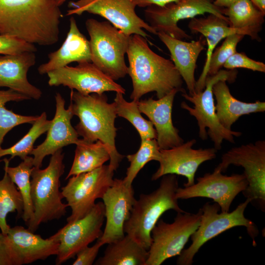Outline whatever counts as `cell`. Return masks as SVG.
Segmentation results:
<instances>
[{"instance_id": "1", "label": "cell", "mask_w": 265, "mask_h": 265, "mask_svg": "<svg viewBox=\"0 0 265 265\" xmlns=\"http://www.w3.org/2000/svg\"><path fill=\"white\" fill-rule=\"evenodd\" d=\"M59 7L54 0H0V34L33 45H53L59 39Z\"/></svg>"}, {"instance_id": "2", "label": "cell", "mask_w": 265, "mask_h": 265, "mask_svg": "<svg viewBox=\"0 0 265 265\" xmlns=\"http://www.w3.org/2000/svg\"><path fill=\"white\" fill-rule=\"evenodd\" d=\"M132 91L130 98L138 101L144 95L155 92L158 99L174 89L185 90L183 80L172 60L153 51L146 38L137 35L130 36L126 53Z\"/></svg>"}, {"instance_id": "3", "label": "cell", "mask_w": 265, "mask_h": 265, "mask_svg": "<svg viewBox=\"0 0 265 265\" xmlns=\"http://www.w3.org/2000/svg\"><path fill=\"white\" fill-rule=\"evenodd\" d=\"M70 99L73 114L79 118L75 127L78 134L85 141L100 140L106 145L110 154L109 165L115 171L124 156L115 146L117 115L115 103H108L105 93L84 95L74 90H71Z\"/></svg>"}, {"instance_id": "4", "label": "cell", "mask_w": 265, "mask_h": 265, "mask_svg": "<svg viewBox=\"0 0 265 265\" xmlns=\"http://www.w3.org/2000/svg\"><path fill=\"white\" fill-rule=\"evenodd\" d=\"M159 187L152 192L141 194L135 200L124 231L148 250L151 243V231L162 214L169 210L185 212L179 207L176 192L178 186L175 174L162 177Z\"/></svg>"}, {"instance_id": "5", "label": "cell", "mask_w": 265, "mask_h": 265, "mask_svg": "<svg viewBox=\"0 0 265 265\" xmlns=\"http://www.w3.org/2000/svg\"><path fill=\"white\" fill-rule=\"evenodd\" d=\"M64 154L62 149L51 155L49 163L44 169L34 167L31 174V198L34 210L32 219L26 225L35 232L40 224L58 220L65 215L67 204L59 190L60 179L64 173Z\"/></svg>"}, {"instance_id": "6", "label": "cell", "mask_w": 265, "mask_h": 265, "mask_svg": "<svg viewBox=\"0 0 265 265\" xmlns=\"http://www.w3.org/2000/svg\"><path fill=\"white\" fill-rule=\"evenodd\" d=\"M250 200L239 204L232 212L219 213L220 208L216 203L207 202L201 208L202 214L199 225L191 236V243L183 249L177 259L178 265H191L196 254L207 241L226 231L237 226H244L256 244L255 238L259 234L257 226L252 220L246 218L244 211Z\"/></svg>"}, {"instance_id": "7", "label": "cell", "mask_w": 265, "mask_h": 265, "mask_svg": "<svg viewBox=\"0 0 265 265\" xmlns=\"http://www.w3.org/2000/svg\"><path fill=\"white\" fill-rule=\"evenodd\" d=\"M85 26L90 36L91 62L114 80L128 74L125 60L131 36L108 21L88 19Z\"/></svg>"}, {"instance_id": "8", "label": "cell", "mask_w": 265, "mask_h": 265, "mask_svg": "<svg viewBox=\"0 0 265 265\" xmlns=\"http://www.w3.org/2000/svg\"><path fill=\"white\" fill-rule=\"evenodd\" d=\"M238 71L234 70H222L212 76L206 77L205 88L200 92H195L190 95L183 92L182 96L193 104V107L189 106L186 102H183L181 107L186 110L197 122L199 127V136L203 140L207 139L208 136L214 143V148L217 150L221 149L223 140L234 143V136L239 137L241 132L226 129L223 127L217 118L212 92L213 85L220 80L229 82H234Z\"/></svg>"}, {"instance_id": "9", "label": "cell", "mask_w": 265, "mask_h": 265, "mask_svg": "<svg viewBox=\"0 0 265 265\" xmlns=\"http://www.w3.org/2000/svg\"><path fill=\"white\" fill-rule=\"evenodd\" d=\"M230 165L243 168L248 186L242 193L252 205L265 212V141L231 148L222 155L221 162L214 170L224 172Z\"/></svg>"}, {"instance_id": "10", "label": "cell", "mask_w": 265, "mask_h": 265, "mask_svg": "<svg viewBox=\"0 0 265 265\" xmlns=\"http://www.w3.org/2000/svg\"><path fill=\"white\" fill-rule=\"evenodd\" d=\"M201 214L200 208L195 213L178 212L171 223L159 219L151 231L152 243L145 265H160L179 255L197 229Z\"/></svg>"}, {"instance_id": "11", "label": "cell", "mask_w": 265, "mask_h": 265, "mask_svg": "<svg viewBox=\"0 0 265 265\" xmlns=\"http://www.w3.org/2000/svg\"><path fill=\"white\" fill-rule=\"evenodd\" d=\"M114 170L108 165L92 171L69 177L67 184L61 188V193L71 209L67 222H71L86 215L95 205V201L102 198L112 185Z\"/></svg>"}, {"instance_id": "12", "label": "cell", "mask_w": 265, "mask_h": 265, "mask_svg": "<svg viewBox=\"0 0 265 265\" xmlns=\"http://www.w3.org/2000/svg\"><path fill=\"white\" fill-rule=\"evenodd\" d=\"M214 0H180L163 6L147 7L144 13L149 25L157 32H164L179 39H191L192 37L179 27L181 20L193 18L205 13L212 14L228 21L224 8L213 4Z\"/></svg>"}, {"instance_id": "13", "label": "cell", "mask_w": 265, "mask_h": 265, "mask_svg": "<svg viewBox=\"0 0 265 265\" xmlns=\"http://www.w3.org/2000/svg\"><path fill=\"white\" fill-rule=\"evenodd\" d=\"M66 15H80L84 12L98 15L128 35H141L146 38L145 29L151 33L157 32L135 11L132 0H78L70 1Z\"/></svg>"}, {"instance_id": "14", "label": "cell", "mask_w": 265, "mask_h": 265, "mask_svg": "<svg viewBox=\"0 0 265 265\" xmlns=\"http://www.w3.org/2000/svg\"><path fill=\"white\" fill-rule=\"evenodd\" d=\"M105 218L104 204L99 202L84 216L67 222L52 236L59 242L55 265L74 258L80 251L99 239L103 234L101 228Z\"/></svg>"}, {"instance_id": "15", "label": "cell", "mask_w": 265, "mask_h": 265, "mask_svg": "<svg viewBox=\"0 0 265 265\" xmlns=\"http://www.w3.org/2000/svg\"><path fill=\"white\" fill-rule=\"evenodd\" d=\"M196 184L184 187H178L176 196L178 199L206 197L213 200L220 207L221 212H229L236 197L244 191L248 186L245 176L234 174L224 175L214 170L197 178Z\"/></svg>"}, {"instance_id": "16", "label": "cell", "mask_w": 265, "mask_h": 265, "mask_svg": "<svg viewBox=\"0 0 265 265\" xmlns=\"http://www.w3.org/2000/svg\"><path fill=\"white\" fill-rule=\"evenodd\" d=\"M51 86L63 85L84 95L114 91L125 94L126 90L90 62L78 63L75 67L65 66L48 72Z\"/></svg>"}, {"instance_id": "17", "label": "cell", "mask_w": 265, "mask_h": 265, "mask_svg": "<svg viewBox=\"0 0 265 265\" xmlns=\"http://www.w3.org/2000/svg\"><path fill=\"white\" fill-rule=\"evenodd\" d=\"M196 143V140L192 139L171 148L160 149L159 166L152 175V180H157L165 175L175 174L186 178L187 183L184 184V186L193 185L199 166L215 159L217 152L214 148L193 149Z\"/></svg>"}, {"instance_id": "18", "label": "cell", "mask_w": 265, "mask_h": 265, "mask_svg": "<svg viewBox=\"0 0 265 265\" xmlns=\"http://www.w3.org/2000/svg\"><path fill=\"white\" fill-rule=\"evenodd\" d=\"M134 194L132 185L126 184L123 179H114L103 195L106 224L98 239L103 245L124 237V225L135 200Z\"/></svg>"}, {"instance_id": "19", "label": "cell", "mask_w": 265, "mask_h": 265, "mask_svg": "<svg viewBox=\"0 0 265 265\" xmlns=\"http://www.w3.org/2000/svg\"><path fill=\"white\" fill-rule=\"evenodd\" d=\"M55 114L47 132L46 138L42 143L34 148L30 154L33 156L34 167L36 168L42 167L46 157L52 155L65 146L76 144L79 139V135L71 122L74 116L71 106L65 108V101L58 92L55 94Z\"/></svg>"}, {"instance_id": "20", "label": "cell", "mask_w": 265, "mask_h": 265, "mask_svg": "<svg viewBox=\"0 0 265 265\" xmlns=\"http://www.w3.org/2000/svg\"><path fill=\"white\" fill-rule=\"evenodd\" d=\"M179 92L186 91L175 88L157 100L151 97L138 101L141 113L148 117L155 128L156 140L160 149L171 148L184 142L179 134V130L174 126L172 119L174 99Z\"/></svg>"}, {"instance_id": "21", "label": "cell", "mask_w": 265, "mask_h": 265, "mask_svg": "<svg viewBox=\"0 0 265 265\" xmlns=\"http://www.w3.org/2000/svg\"><path fill=\"white\" fill-rule=\"evenodd\" d=\"M35 60L34 52L0 55V87H7L30 99H39L42 91L31 84L27 78V72Z\"/></svg>"}, {"instance_id": "22", "label": "cell", "mask_w": 265, "mask_h": 265, "mask_svg": "<svg viewBox=\"0 0 265 265\" xmlns=\"http://www.w3.org/2000/svg\"><path fill=\"white\" fill-rule=\"evenodd\" d=\"M157 35L169 50L171 60L185 81L189 94L194 93L195 70L198 56L206 45L205 38L201 35L197 41L186 42L162 32H158Z\"/></svg>"}, {"instance_id": "23", "label": "cell", "mask_w": 265, "mask_h": 265, "mask_svg": "<svg viewBox=\"0 0 265 265\" xmlns=\"http://www.w3.org/2000/svg\"><path fill=\"white\" fill-rule=\"evenodd\" d=\"M47 62L41 64L38 73L41 75L56 70L69 64L91 62V54L89 41L80 31L75 19H70L69 29L61 46L56 51L48 55Z\"/></svg>"}, {"instance_id": "24", "label": "cell", "mask_w": 265, "mask_h": 265, "mask_svg": "<svg viewBox=\"0 0 265 265\" xmlns=\"http://www.w3.org/2000/svg\"><path fill=\"white\" fill-rule=\"evenodd\" d=\"M7 235L22 265L45 260L58 254L59 242L52 236L43 238L22 226L10 227Z\"/></svg>"}, {"instance_id": "25", "label": "cell", "mask_w": 265, "mask_h": 265, "mask_svg": "<svg viewBox=\"0 0 265 265\" xmlns=\"http://www.w3.org/2000/svg\"><path fill=\"white\" fill-rule=\"evenodd\" d=\"M188 27L193 34L201 33L205 38L208 46L206 58L202 72L196 81L195 91L200 92L205 88L209 62L213 51L218 43L228 36L238 33L246 35L242 30L231 27L228 21L212 14L207 17H194L188 24Z\"/></svg>"}, {"instance_id": "26", "label": "cell", "mask_w": 265, "mask_h": 265, "mask_svg": "<svg viewBox=\"0 0 265 265\" xmlns=\"http://www.w3.org/2000/svg\"><path fill=\"white\" fill-rule=\"evenodd\" d=\"M212 92L216 102L215 108L217 118L226 129L231 130L233 124L242 115L265 110L264 102L246 103L234 97L225 80H220L215 83Z\"/></svg>"}, {"instance_id": "27", "label": "cell", "mask_w": 265, "mask_h": 265, "mask_svg": "<svg viewBox=\"0 0 265 265\" xmlns=\"http://www.w3.org/2000/svg\"><path fill=\"white\" fill-rule=\"evenodd\" d=\"M148 250L129 235L108 243L96 265H145Z\"/></svg>"}, {"instance_id": "28", "label": "cell", "mask_w": 265, "mask_h": 265, "mask_svg": "<svg viewBox=\"0 0 265 265\" xmlns=\"http://www.w3.org/2000/svg\"><path fill=\"white\" fill-rule=\"evenodd\" d=\"M224 15L231 27L244 31L253 40L260 41L258 33L262 29L265 13L250 0H237L224 8Z\"/></svg>"}, {"instance_id": "29", "label": "cell", "mask_w": 265, "mask_h": 265, "mask_svg": "<svg viewBox=\"0 0 265 265\" xmlns=\"http://www.w3.org/2000/svg\"><path fill=\"white\" fill-rule=\"evenodd\" d=\"M76 145L74 159L65 180L74 175L92 171L110 160L107 147L100 140L90 142L79 139Z\"/></svg>"}, {"instance_id": "30", "label": "cell", "mask_w": 265, "mask_h": 265, "mask_svg": "<svg viewBox=\"0 0 265 265\" xmlns=\"http://www.w3.org/2000/svg\"><path fill=\"white\" fill-rule=\"evenodd\" d=\"M6 172L20 191L23 201L22 218L26 224L32 219L34 210L31 198V174L34 168L33 157L28 156L17 166H9L10 160L3 159Z\"/></svg>"}, {"instance_id": "31", "label": "cell", "mask_w": 265, "mask_h": 265, "mask_svg": "<svg viewBox=\"0 0 265 265\" xmlns=\"http://www.w3.org/2000/svg\"><path fill=\"white\" fill-rule=\"evenodd\" d=\"M30 99L27 96L10 89L0 90V149L6 134L14 127L29 123L32 124L38 116L17 114L5 107L9 102H21Z\"/></svg>"}, {"instance_id": "32", "label": "cell", "mask_w": 265, "mask_h": 265, "mask_svg": "<svg viewBox=\"0 0 265 265\" xmlns=\"http://www.w3.org/2000/svg\"><path fill=\"white\" fill-rule=\"evenodd\" d=\"M114 101L117 116L126 119L132 125L139 133L141 141L157 138L156 131L153 124L141 114L138 101L128 102L120 92H116Z\"/></svg>"}, {"instance_id": "33", "label": "cell", "mask_w": 265, "mask_h": 265, "mask_svg": "<svg viewBox=\"0 0 265 265\" xmlns=\"http://www.w3.org/2000/svg\"><path fill=\"white\" fill-rule=\"evenodd\" d=\"M23 201L22 195L16 185L12 182L6 172L0 179V229L7 235L10 227L6 221L7 214L17 212L22 216L23 212Z\"/></svg>"}, {"instance_id": "34", "label": "cell", "mask_w": 265, "mask_h": 265, "mask_svg": "<svg viewBox=\"0 0 265 265\" xmlns=\"http://www.w3.org/2000/svg\"><path fill=\"white\" fill-rule=\"evenodd\" d=\"M52 122V120L47 119L46 112H42L38 116L28 132L17 143L9 148L0 149V158L10 155V160L16 157L24 160L30 155L34 149L35 142L41 135L47 132Z\"/></svg>"}, {"instance_id": "35", "label": "cell", "mask_w": 265, "mask_h": 265, "mask_svg": "<svg viewBox=\"0 0 265 265\" xmlns=\"http://www.w3.org/2000/svg\"><path fill=\"white\" fill-rule=\"evenodd\" d=\"M160 148L156 139H149L141 141L138 151L134 154L127 156L130 162L127 168L126 176L123 180L128 185H132V182L139 172L149 161H159Z\"/></svg>"}, {"instance_id": "36", "label": "cell", "mask_w": 265, "mask_h": 265, "mask_svg": "<svg viewBox=\"0 0 265 265\" xmlns=\"http://www.w3.org/2000/svg\"><path fill=\"white\" fill-rule=\"evenodd\" d=\"M244 36L238 33L231 34L225 38L219 47L214 49L209 62L207 76L215 75L221 69L227 59L237 52V45Z\"/></svg>"}, {"instance_id": "37", "label": "cell", "mask_w": 265, "mask_h": 265, "mask_svg": "<svg viewBox=\"0 0 265 265\" xmlns=\"http://www.w3.org/2000/svg\"><path fill=\"white\" fill-rule=\"evenodd\" d=\"M36 51L37 49L33 44L15 37L0 34V54H15Z\"/></svg>"}, {"instance_id": "38", "label": "cell", "mask_w": 265, "mask_h": 265, "mask_svg": "<svg viewBox=\"0 0 265 265\" xmlns=\"http://www.w3.org/2000/svg\"><path fill=\"white\" fill-rule=\"evenodd\" d=\"M223 67L226 70L242 68L253 71L265 72L264 63L248 57L244 53L236 52L227 59Z\"/></svg>"}, {"instance_id": "39", "label": "cell", "mask_w": 265, "mask_h": 265, "mask_svg": "<svg viewBox=\"0 0 265 265\" xmlns=\"http://www.w3.org/2000/svg\"><path fill=\"white\" fill-rule=\"evenodd\" d=\"M0 265H22L7 235L0 232Z\"/></svg>"}, {"instance_id": "40", "label": "cell", "mask_w": 265, "mask_h": 265, "mask_svg": "<svg viewBox=\"0 0 265 265\" xmlns=\"http://www.w3.org/2000/svg\"><path fill=\"white\" fill-rule=\"evenodd\" d=\"M103 244L98 240L93 246H88L80 251L77 254V258L73 263V265H91L95 260L99 251Z\"/></svg>"}, {"instance_id": "41", "label": "cell", "mask_w": 265, "mask_h": 265, "mask_svg": "<svg viewBox=\"0 0 265 265\" xmlns=\"http://www.w3.org/2000/svg\"><path fill=\"white\" fill-rule=\"evenodd\" d=\"M180 0H132L136 6L140 7H148L151 5L163 6L166 4L176 2Z\"/></svg>"}, {"instance_id": "42", "label": "cell", "mask_w": 265, "mask_h": 265, "mask_svg": "<svg viewBox=\"0 0 265 265\" xmlns=\"http://www.w3.org/2000/svg\"><path fill=\"white\" fill-rule=\"evenodd\" d=\"M237 0H214L213 4L221 8H227Z\"/></svg>"}, {"instance_id": "43", "label": "cell", "mask_w": 265, "mask_h": 265, "mask_svg": "<svg viewBox=\"0 0 265 265\" xmlns=\"http://www.w3.org/2000/svg\"><path fill=\"white\" fill-rule=\"evenodd\" d=\"M259 9L265 13V0H250Z\"/></svg>"}, {"instance_id": "44", "label": "cell", "mask_w": 265, "mask_h": 265, "mask_svg": "<svg viewBox=\"0 0 265 265\" xmlns=\"http://www.w3.org/2000/svg\"><path fill=\"white\" fill-rule=\"evenodd\" d=\"M55 3L59 6H60L63 4L67 0H54Z\"/></svg>"}]
</instances>
